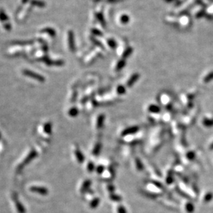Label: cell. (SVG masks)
<instances>
[{"instance_id":"6da1fadb","label":"cell","mask_w":213,"mask_h":213,"mask_svg":"<svg viewBox=\"0 0 213 213\" xmlns=\"http://www.w3.org/2000/svg\"><path fill=\"white\" fill-rule=\"evenodd\" d=\"M24 74H25L26 76H28V77L33 78H35V80H38L40 82H43L44 80V78L42 77V76H40V75H38L37 74H35V73L30 71L25 70L24 71Z\"/></svg>"},{"instance_id":"277c9868","label":"cell","mask_w":213,"mask_h":213,"mask_svg":"<svg viewBox=\"0 0 213 213\" xmlns=\"http://www.w3.org/2000/svg\"><path fill=\"white\" fill-rule=\"evenodd\" d=\"M138 128L137 127H130V128L127 129L125 132H123V134L127 135V134H134V133H136L138 131Z\"/></svg>"},{"instance_id":"8992f818","label":"cell","mask_w":213,"mask_h":213,"mask_svg":"<svg viewBox=\"0 0 213 213\" xmlns=\"http://www.w3.org/2000/svg\"><path fill=\"white\" fill-rule=\"evenodd\" d=\"M103 120H104L103 116H100V118H98V121H99V122H98V125H102V121H103Z\"/></svg>"},{"instance_id":"5b68a950","label":"cell","mask_w":213,"mask_h":213,"mask_svg":"<svg viewBox=\"0 0 213 213\" xmlns=\"http://www.w3.org/2000/svg\"><path fill=\"white\" fill-rule=\"evenodd\" d=\"M150 111H152V112H158V111H159V109L158 108V106H154V105H152L150 106Z\"/></svg>"},{"instance_id":"7a4b0ae2","label":"cell","mask_w":213,"mask_h":213,"mask_svg":"<svg viewBox=\"0 0 213 213\" xmlns=\"http://www.w3.org/2000/svg\"><path fill=\"white\" fill-rule=\"evenodd\" d=\"M31 191L34 192L38 193V194L42 195H46L48 194V190L43 187H36V186H35V187H31Z\"/></svg>"},{"instance_id":"3957f363","label":"cell","mask_w":213,"mask_h":213,"mask_svg":"<svg viewBox=\"0 0 213 213\" xmlns=\"http://www.w3.org/2000/svg\"><path fill=\"white\" fill-rule=\"evenodd\" d=\"M14 201H15V206H16V208H17L18 213H25L26 212L25 209H24V208L23 207L22 203L19 202V201H18V199H17V197H14Z\"/></svg>"}]
</instances>
